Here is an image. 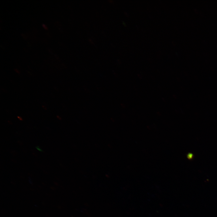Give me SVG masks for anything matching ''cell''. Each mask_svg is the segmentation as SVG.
Returning <instances> with one entry per match:
<instances>
[{"instance_id": "6da1fadb", "label": "cell", "mask_w": 217, "mask_h": 217, "mask_svg": "<svg viewBox=\"0 0 217 217\" xmlns=\"http://www.w3.org/2000/svg\"><path fill=\"white\" fill-rule=\"evenodd\" d=\"M36 147L38 150H39V151H42L41 149H40L39 146H37Z\"/></svg>"}]
</instances>
